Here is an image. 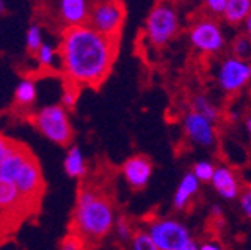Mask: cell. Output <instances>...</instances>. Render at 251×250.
<instances>
[{
    "label": "cell",
    "instance_id": "cell-1",
    "mask_svg": "<svg viewBox=\"0 0 251 250\" xmlns=\"http://www.w3.org/2000/svg\"><path fill=\"white\" fill-rule=\"evenodd\" d=\"M120 41L109 39L88 24L61 30L58 57L68 84L76 90L96 88L111 74Z\"/></svg>",
    "mask_w": 251,
    "mask_h": 250
},
{
    "label": "cell",
    "instance_id": "cell-2",
    "mask_svg": "<svg viewBox=\"0 0 251 250\" xmlns=\"http://www.w3.org/2000/svg\"><path fill=\"white\" fill-rule=\"evenodd\" d=\"M115 221L114 204L108 194L96 186L82 183L72 214V232L87 244H96L114 231Z\"/></svg>",
    "mask_w": 251,
    "mask_h": 250
},
{
    "label": "cell",
    "instance_id": "cell-3",
    "mask_svg": "<svg viewBox=\"0 0 251 250\" xmlns=\"http://www.w3.org/2000/svg\"><path fill=\"white\" fill-rule=\"evenodd\" d=\"M181 28V18L178 9L168 2L155 3L144 23V36L154 48L166 47L172 42Z\"/></svg>",
    "mask_w": 251,
    "mask_h": 250
},
{
    "label": "cell",
    "instance_id": "cell-4",
    "mask_svg": "<svg viewBox=\"0 0 251 250\" xmlns=\"http://www.w3.org/2000/svg\"><path fill=\"white\" fill-rule=\"evenodd\" d=\"M31 123L38 132L57 145H68L74 138L69 112L61 104H52L41 108L31 115Z\"/></svg>",
    "mask_w": 251,
    "mask_h": 250
},
{
    "label": "cell",
    "instance_id": "cell-5",
    "mask_svg": "<svg viewBox=\"0 0 251 250\" xmlns=\"http://www.w3.org/2000/svg\"><path fill=\"white\" fill-rule=\"evenodd\" d=\"M187 38L188 44L195 51L205 56H218L227 48V41L222 24L215 18L206 15H202L192 23Z\"/></svg>",
    "mask_w": 251,
    "mask_h": 250
},
{
    "label": "cell",
    "instance_id": "cell-6",
    "mask_svg": "<svg viewBox=\"0 0 251 250\" xmlns=\"http://www.w3.org/2000/svg\"><path fill=\"white\" fill-rule=\"evenodd\" d=\"M145 231L157 250H181L193 238L187 225L175 217H154Z\"/></svg>",
    "mask_w": 251,
    "mask_h": 250
},
{
    "label": "cell",
    "instance_id": "cell-7",
    "mask_svg": "<svg viewBox=\"0 0 251 250\" xmlns=\"http://www.w3.org/2000/svg\"><path fill=\"white\" fill-rule=\"evenodd\" d=\"M126 21V5L117 0L91 2L88 26L98 33L120 41L121 28Z\"/></svg>",
    "mask_w": 251,
    "mask_h": 250
},
{
    "label": "cell",
    "instance_id": "cell-8",
    "mask_svg": "<svg viewBox=\"0 0 251 250\" xmlns=\"http://www.w3.org/2000/svg\"><path fill=\"white\" fill-rule=\"evenodd\" d=\"M215 83L225 95H235L251 83V61L226 56L215 68Z\"/></svg>",
    "mask_w": 251,
    "mask_h": 250
},
{
    "label": "cell",
    "instance_id": "cell-9",
    "mask_svg": "<svg viewBox=\"0 0 251 250\" xmlns=\"http://www.w3.org/2000/svg\"><path fill=\"white\" fill-rule=\"evenodd\" d=\"M181 124H182L184 135L193 145L202 148H211L215 145L217 142L215 123L209 121L208 118L190 110L182 115Z\"/></svg>",
    "mask_w": 251,
    "mask_h": 250
},
{
    "label": "cell",
    "instance_id": "cell-10",
    "mask_svg": "<svg viewBox=\"0 0 251 250\" xmlns=\"http://www.w3.org/2000/svg\"><path fill=\"white\" fill-rule=\"evenodd\" d=\"M17 191L21 196V201H35L44 194L45 181L42 175L41 165L36 159V156L31 153L27 159L25 165L23 167L21 172L14 181Z\"/></svg>",
    "mask_w": 251,
    "mask_h": 250
},
{
    "label": "cell",
    "instance_id": "cell-11",
    "mask_svg": "<svg viewBox=\"0 0 251 250\" xmlns=\"http://www.w3.org/2000/svg\"><path fill=\"white\" fill-rule=\"evenodd\" d=\"M152 162L144 154H135L126 159L121 165V174L132 189L141 191L152 177Z\"/></svg>",
    "mask_w": 251,
    "mask_h": 250
},
{
    "label": "cell",
    "instance_id": "cell-12",
    "mask_svg": "<svg viewBox=\"0 0 251 250\" xmlns=\"http://www.w3.org/2000/svg\"><path fill=\"white\" fill-rule=\"evenodd\" d=\"M91 2L87 0H61L57 3V17L63 28L79 27L88 24Z\"/></svg>",
    "mask_w": 251,
    "mask_h": 250
},
{
    "label": "cell",
    "instance_id": "cell-13",
    "mask_svg": "<svg viewBox=\"0 0 251 250\" xmlns=\"http://www.w3.org/2000/svg\"><path fill=\"white\" fill-rule=\"evenodd\" d=\"M212 189L226 201H235L239 198L242 186L238 174L227 165L215 167V172L211 178Z\"/></svg>",
    "mask_w": 251,
    "mask_h": 250
},
{
    "label": "cell",
    "instance_id": "cell-14",
    "mask_svg": "<svg viewBox=\"0 0 251 250\" xmlns=\"http://www.w3.org/2000/svg\"><path fill=\"white\" fill-rule=\"evenodd\" d=\"M30 154L31 150L27 145L14 141L9 151L5 154V158L0 161V177L14 183L18 174L21 172L23 167L25 165L27 159L30 158Z\"/></svg>",
    "mask_w": 251,
    "mask_h": 250
},
{
    "label": "cell",
    "instance_id": "cell-15",
    "mask_svg": "<svg viewBox=\"0 0 251 250\" xmlns=\"http://www.w3.org/2000/svg\"><path fill=\"white\" fill-rule=\"evenodd\" d=\"M201 191V183L199 180L193 175L192 171L185 172L178 186L174 192V196H172V207L176 210V211H184L187 210L188 207H190L195 201V198L198 196Z\"/></svg>",
    "mask_w": 251,
    "mask_h": 250
},
{
    "label": "cell",
    "instance_id": "cell-16",
    "mask_svg": "<svg viewBox=\"0 0 251 250\" xmlns=\"http://www.w3.org/2000/svg\"><path fill=\"white\" fill-rule=\"evenodd\" d=\"M63 168L71 178H84L87 175V162L79 147L72 145L68 148L65 161H63Z\"/></svg>",
    "mask_w": 251,
    "mask_h": 250
},
{
    "label": "cell",
    "instance_id": "cell-17",
    "mask_svg": "<svg viewBox=\"0 0 251 250\" xmlns=\"http://www.w3.org/2000/svg\"><path fill=\"white\" fill-rule=\"evenodd\" d=\"M251 11V0H227V6L223 14L226 24L238 27L242 26Z\"/></svg>",
    "mask_w": 251,
    "mask_h": 250
},
{
    "label": "cell",
    "instance_id": "cell-18",
    "mask_svg": "<svg viewBox=\"0 0 251 250\" xmlns=\"http://www.w3.org/2000/svg\"><path fill=\"white\" fill-rule=\"evenodd\" d=\"M38 99V87L31 78H24L15 88L14 101L21 108H30Z\"/></svg>",
    "mask_w": 251,
    "mask_h": 250
},
{
    "label": "cell",
    "instance_id": "cell-19",
    "mask_svg": "<svg viewBox=\"0 0 251 250\" xmlns=\"http://www.w3.org/2000/svg\"><path fill=\"white\" fill-rule=\"evenodd\" d=\"M21 196L12 181L0 177V210H11L21 204Z\"/></svg>",
    "mask_w": 251,
    "mask_h": 250
},
{
    "label": "cell",
    "instance_id": "cell-20",
    "mask_svg": "<svg viewBox=\"0 0 251 250\" xmlns=\"http://www.w3.org/2000/svg\"><path fill=\"white\" fill-rule=\"evenodd\" d=\"M192 111L201 114L202 117L208 118L212 123H215L220 118L218 107L206 95H195L193 96V99H192Z\"/></svg>",
    "mask_w": 251,
    "mask_h": 250
},
{
    "label": "cell",
    "instance_id": "cell-21",
    "mask_svg": "<svg viewBox=\"0 0 251 250\" xmlns=\"http://www.w3.org/2000/svg\"><path fill=\"white\" fill-rule=\"evenodd\" d=\"M229 51L230 56L236 58L251 61V41L244 33H239L232 39V42L229 44Z\"/></svg>",
    "mask_w": 251,
    "mask_h": 250
},
{
    "label": "cell",
    "instance_id": "cell-22",
    "mask_svg": "<svg viewBox=\"0 0 251 250\" xmlns=\"http://www.w3.org/2000/svg\"><path fill=\"white\" fill-rule=\"evenodd\" d=\"M44 45V38H42V28L39 24H31L27 28L25 33V50L30 54H36L38 50Z\"/></svg>",
    "mask_w": 251,
    "mask_h": 250
},
{
    "label": "cell",
    "instance_id": "cell-23",
    "mask_svg": "<svg viewBox=\"0 0 251 250\" xmlns=\"http://www.w3.org/2000/svg\"><path fill=\"white\" fill-rule=\"evenodd\" d=\"M192 172L199 180V183H211V178L215 172V165L208 159H201L193 164Z\"/></svg>",
    "mask_w": 251,
    "mask_h": 250
},
{
    "label": "cell",
    "instance_id": "cell-24",
    "mask_svg": "<svg viewBox=\"0 0 251 250\" xmlns=\"http://www.w3.org/2000/svg\"><path fill=\"white\" fill-rule=\"evenodd\" d=\"M136 229H133L132 226V222L129 221L127 217H117V221H115V225H114V232L117 235V238L123 243H130L133 234H135Z\"/></svg>",
    "mask_w": 251,
    "mask_h": 250
},
{
    "label": "cell",
    "instance_id": "cell-25",
    "mask_svg": "<svg viewBox=\"0 0 251 250\" xmlns=\"http://www.w3.org/2000/svg\"><path fill=\"white\" fill-rule=\"evenodd\" d=\"M129 250H157V247L145 229H136L129 243Z\"/></svg>",
    "mask_w": 251,
    "mask_h": 250
},
{
    "label": "cell",
    "instance_id": "cell-26",
    "mask_svg": "<svg viewBox=\"0 0 251 250\" xmlns=\"http://www.w3.org/2000/svg\"><path fill=\"white\" fill-rule=\"evenodd\" d=\"M35 56H36L38 63L42 68H52L54 63H55V58H57L58 53H57V50L51 44L44 42V45L38 50V53Z\"/></svg>",
    "mask_w": 251,
    "mask_h": 250
},
{
    "label": "cell",
    "instance_id": "cell-27",
    "mask_svg": "<svg viewBox=\"0 0 251 250\" xmlns=\"http://www.w3.org/2000/svg\"><path fill=\"white\" fill-rule=\"evenodd\" d=\"M227 6V0H206L203 2V15L211 17V18H218L223 17L225 9Z\"/></svg>",
    "mask_w": 251,
    "mask_h": 250
},
{
    "label": "cell",
    "instance_id": "cell-28",
    "mask_svg": "<svg viewBox=\"0 0 251 250\" xmlns=\"http://www.w3.org/2000/svg\"><path fill=\"white\" fill-rule=\"evenodd\" d=\"M60 250H87V243L76 234L71 232L61 240Z\"/></svg>",
    "mask_w": 251,
    "mask_h": 250
},
{
    "label": "cell",
    "instance_id": "cell-29",
    "mask_svg": "<svg viewBox=\"0 0 251 250\" xmlns=\"http://www.w3.org/2000/svg\"><path fill=\"white\" fill-rule=\"evenodd\" d=\"M239 208L244 217H247L248 221H251V186L242 187V191L239 194Z\"/></svg>",
    "mask_w": 251,
    "mask_h": 250
},
{
    "label": "cell",
    "instance_id": "cell-30",
    "mask_svg": "<svg viewBox=\"0 0 251 250\" xmlns=\"http://www.w3.org/2000/svg\"><path fill=\"white\" fill-rule=\"evenodd\" d=\"M76 96H78V90L75 88V87H68L66 90H65V93H63V96H61V105L65 107L66 110H71V108H74L75 107V104H76Z\"/></svg>",
    "mask_w": 251,
    "mask_h": 250
},
{
    "label": "cell",
    "instance_id": "cell-31",
    "mask_svg": "<svg viewBox=\"0 0 251 250\" xmlns=\"http://www.w3.org/2000/svg\"><path fill=\"white\" fill-rule=\"evenodd\" d=\"M12 142H14L12 139H9L5 135L0 134V161H2L5 158V154L9 151V148L12 147Z\"/></svg>",
    "mask_w": 251,
    "mask_h": 250
},
{
    "label": "cell",
    "instance_id": "cell-32",
    "mask_svg": "<svg viewBox=\"0 0 251 250\" xmlns=\"http://www.w3.org/2000/svg\"><path fill=\"white\" fill-rule=\"evenodd\" d=\"M199 250H226L223 244H220L215 240H208L199 244Z\"/></svg>",
    "mask_w": 251,
    "mask_h": 250
},
{
    "label": "cell",
    "instance_id": "cell-33",
    "mask_svg": "<svg viewBox=\"0 0 251 250\" xmlns=\"http://www.w3.org/2000/svg\"><path fill=\"white\" fill-rule=\"evenodd\" d=\"M242 27H244V35L251 41V11H250L248 17H247L245 23L242 24Z\"/></svg>",
    "mask_w": 251,
    "mask_h": 250
},
{
    "label": "cell",
    "instance_id": "cell-34",
    "mask_svg": "<svg viewBox=\"0 0 251 250\" xmlns=\"http://www.w3.org/2000/svg\"><path fill=\"white\" fill-rule=\"evenodd\" d=\"M181 250H199V243L195 240V238H192L190 241H188Z\"/></svg>",
    "mask_w": 251,
    "mask_h": 250
},
{
    "label": "cell",
    "instance_id": "cell-35",
    "mask_svg": "<svg viewBox=\"0 0 251 250\" xmlns=\"http://www.w3.org/2000/svg\"><path fill=\"white\" fill-rule=\"evenodd\" d=\"M244 128H245L247 135H248L250 139H251V115H247V118H245V121H244Z\"/></svg>",
    "mask_w": 251,
    "mask_h": 250
},
{
    "label": "cell",
    "instance_id": "cell-36",
    "mask_svg": "<svg viewBox=\"0 0 251 250\" xmlns=\"http://www.w3.org/2000/svg\"><path fill=\"white\" fill-rule=\"evenodd\" d=\"M211 214L212 216H220V214H222V207H220V205H212V208H211Z\"/></svg>",
    "mask_w": 251,
    "mask_h": 250
},
{
    "label": "cell",
    "instance_id": "cell-37",
    "mask_svg": "<svg viewBox=\"0 0 251 250\" xmlns=\"http://www.w3.org/2000/svg\"><path fill=\"white\" fill-rule=\"evenodd\" d=\"M5 12H6V5H5L3 0H0V17H2Z\"/></svg>",
    "mask_w": 251,
    "mask_h": 250
}]
</instances>
